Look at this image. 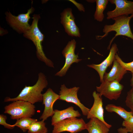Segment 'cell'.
Listing matches in <instances>:
<instances>
[{
  "mask_svg": "<svg viewBox=\"0 0 133 133\" xmlns=\"http://www.w3.org/2000/svg\"><path fill=\"white\" fill-rule=\"evenodd\" d=\"M105 109L109 112L116 113L123 118L124 120H127L133 116L131 111H127L123 108L113 104H107L105 106Z\"/></svg>",
  "mask_w": 133,
  "mask_h": 133,
  "instance_id": "18",
  "label": "cell"
},
{
  "mask_svg": "<svg viewBox=\"0 0 133 133\" xmlns=\"http://www.w3.org/2000/svg\"><path fill=\"white\" fill-rule=\"evenodd\" d=\"M40 18L39 15L34 14L33 15L32 24L30 28L23 33V36L33 42L36 48V54L38 59L44 63L47 66L54 67L53 63L46 57L43 51L42 44L44 36L39 29L38 25Z\"/></svg>",
  "mask_w": 133,
  "mask_h": 133,
  "instance_id": "2",
  "label": "cell"
},
{
  "mask_svg": "<svg viewBox=\"0 0 133 133\" xmlns=\"http://www.w3.org/2000/svg\"><path fill=\"white\" fill-rule=\"evenodd\" d=\"M44 121L42 120L33 123L28 130V133H47L48 130Z\"/></svg>",
  "mask_w": 133,
  "mask_h": 133,
  "instance_id": "21",
  "label": "cell"
},
{
  "mask_svg": "<svg viewBox=\"0 0 133 133\" xmlns=\"http://www.w3.org/2000/svg\"><path fill=\"white\" fill-rule=\"evenodd\" d=\"M72 9L67 8L61 13V23L66 33L72 37H80V30L76 24Z\"/></svg>",
  "mask_w": 133,
  "mask_h": 133,
  "instance_id": "10",
  "label": "cell"
},
{
  "mask_svg": "<svg viewBox=\"0 0 133 133\" xmlns=\"http://www.w3.org/2000/svg\"><path fill=\"white\" fill-rule=\"evenodd\" d=\"M119 133H128V132L126 129L124 128L121 127L117 130Z\"/></svg>",
  "mask_w": 133,
  "mask_h": 133,
  "instance_id": "26",
  "label": "cell"
},
{
  "mask_svg": "<svg viewBox=\"0 0 133 133\" xmlns=\"http://www.w3.org/2000/svg\"><path fill=\"white\" fill-rule=\"evenodd\" d=\"M35 109L34 104L18 100L5 106L4 113L10 115L11 119L17 120L24 117H31L35 114Z\"/></svg>",
  "mask_w": 133,
  "mask_h": 133,
  "instance_id": "4",
  "label": "cell"
},
{
  "mask_svg": "<svg viewBox=\"0 0 133 133\" xmlns=\"http://www.w3.org/2000/svg\"><path fill=\"white\" fill-rule=\"evenodd\" d=\"M38 80L36 83L32 86H25L16 97L11 98L7 97L4 102H13L18 100L28 102L33 104L37 102H42L43 100V94L41 92L46 88L48 82L45 75L39 72Z\"/></svg>",
  "mask_w": 133,
  "mask_h": 133,
  "instance_id": "1",
  "label": "cell"
},
{
  "mask_svg": "<svg viewBox=\"0 0 133 133\" xmlns=\"http://www.w3.org/2000/svg\"><path fill=\"white\" fill-rule=\"evenodd\" d=\"M133 17V15L130 16L123 15L115 17L112 19L115 21L114 23L112 25H105L103 29L104 33L102 35H98L96 39L100 40L106 36L109 33L112 31H115L116 33L115 36L110 42L108 49L113 40L118 36L122 35L130 38L133 41V34L131 31L130 24L131 19Z\"/></svg>",
  "mask_w": 133,
  "mask_h": 133,
  "instance_id": "3",
  "label": "cell"
},
{
  "mask_svg": "<svg viewBox=\"0 0 133 133\" xmlns=\"http://www.w3.org/2000/svg\"><path fill=\"white\" fill-rule=\"evenodd\" d=\"M130 81L131 86L132 87V88H133V73L132 74V77Z\"/></svg>",
  "mask_w": 133,
  "mask_h": 133,
  "instance_id": "27",
  "label": "cell"
},
{
  "mask_svg": "<svg viewBox=\"0 0 133 133\" xmlns=\"http://www.w3.org/2000/svg\"><path fill=\"white\" fill-rule=\"evenodd\" d=\"M37 119L29 117H24L17 120L13 125L15 127H19L23 132L28 131L31 125L37 121Z\"/></svg>",
  "mask_w": 133,
  "mask_h": 133,
  "instance_id": "20",
  "label": "cell"
},
{
  "mask_svg": "<svg viewBox=\"0 0 133 133\" xmlns=\"http://www.w3.org/2000/svg\"><path fill=\"white\" fill-rule=\"evenodd\" d=\"M111 3L115 4V8L107 13V19H109L119 16L133 15V1L127 0H109Z\"/></svg>",
  "mask_w": 133,
  "mask_h": 133,
  "instance_id": "11",
  "label": "cell"
},
{
  "mask_svg": "<svg viewBox=\"0 0 133 133\" xmlns=\"http://www.w3.org/2000/svg\"><path fill=\"white\" fill-rule=\"evenodd\" d=\"M115 59L119 63L121 66L126 71H129L133 73V61L129 63L124 62L116 53L115 56Z\"/></svg>",
  "mask_w": 133,
  "mask_h": 133,
  "instance_id": "22",
  "label": "cell"
},
{
  "mask_svg": "<svg viewBox=\"0 0 133 133\" xmlns=\"http://www.w3.org/2000/svg\"><path fill=\"white\" fill-rule=\"evenodd\" d=\"M125 103L126 106L130 110L133 115V88L130 90L127 93Z\"/></svg>",
  "mask_w": 133,
  "mask_h": 133,
  "instance_id": "23",
  "label": "cell"
},
{
  "mask_svg": "<svg viewBox=\"0 0 133 133\" xmlns=\"http://www.w3.org/2000/svg\"><path fill=\"white\" fill-rule=\"evenodd\" d=\"M94 102L87 116L88 119L95 117L104 122L110 129L112 126L107 123L104 118V110L102 98L99 94L94 91L92 94Z\"/></svg>",
  "mask_w": 133,
  "mask_h": 133,
  "instance_id": "13",
  "label": "cell"
},
{
  "mask_svg": "<svg viewBox=\"0 0 133 133\" xmlns=\"http://www.w3.org/2000/svg\"><path fill=\"white\" fill-rule=\"evenodd\" d=\"M122 126L127 130L128 132L131 133L133 131V116L128 120H124L122 124Z\"/></svg>",
  "mask_w": 133,
  "mask_h": 133,
  "instance_id": "24",
  "label": "cell"
},
{
  "mask_svg": "<svg viewBox=\"0 0 133 133\" xmlns=\"http://www.w3.org/2000/svg\"><path fill=\"white\" fill-rule=\"evenodd\" d=\"M127 71L121 66L115 59L112 68L108 73L105 72L103 80L108 81H116L119 82Z\"/></svg>",
  "mask_w": 133,
  "mask_h": 133,
  "instance_id": "16",
  "label": "cell"
},
{
  "mask_svg": "<svg viewBox=\"0 0 133 133\" xmlns=\"http://www.w3.org/2000/svg\"><path fill=\"white\" fill-rule=\"evenodd\" d=\"M34 11V8L32 7L26 13L20 14L17 16L13 15L9 11H7L5 13L6 21L10 26L17 33H24L30 27L29 23L31 18L30 15Z\"/></svg>",
  "mask_w": 133,
  "mask_h": 133,
  "instance_id": "5",
  "label": "cell"
},
{
  "mask_svg": "<svg viewBox=\"0 0 133 133\" xmlns=\"http://www.w3.org/2000/svg\"><path fill=\"white\" fill-rule=\"evenodd\" d=\"M109 129L104 122L95 117L90 119L86 123V129L89 133H108Z\"/></svg>",
  "mask_w": 133,
  "mask_h": 133,
  "instance_id": "17",
  "label": "cell"
},
{
  "mask_svg": "<svg viewBox=\"0 0 133 133\" xmlns=\"http://www.w3.org/2000/svg\"><path fill=\"white\" fill-rule=\"evenodd\" d=\"M52 133L67 132L77 133L86 129V123L82 118L71 117L60 121L53 125Z\"/></svg>",
  "mask_w": 133,
  "mask_h": 133,
  "instance_id": "6",
  "label": "cell"
},
{
  "mask_svg": "<svg viewBox=\"0 0 133 133\" xmlns=\"http://www.w3.org/2000/svg\"><path fill=\"white\" fill-rule=\"evenodd\" d=\"M54 111V113L52 116L51 120V125L52 126L58 122L64 120L81 116V114L79 111L75 110L73 107L72 106L61 110L55 109Z\"/></svg>",
  "mask_w": 133,
  "mask_h": 133,
  "instance_id": "15",
  "label": "cell"
},
{
  "mask_svg": "<svg viewBox=\"0 0 133 133\" xmlns=\"http://www.w3.org/2000/svg\"><path fill=\"white\" fill-rule=\"evenodd\" d=\"M96 90L100 96H103L110 100H117L120 97L124 86L116 81H108L104 80Z\"/></svg>",
  "mask_w": 133,
  "mask_h": 133,
  "instance_id": "7",
  "label": "cell"
},
{
  "mask_svg": "<svg viewBox=\"0 0 133 133\" xmlns=\"http://www.w3.org/2000/svg\"><path fill=\"white\" fill-rule=\"evenodd\" d=\"M76 42L74 39L69 41L62 51V53L65 59V63L63 67L55 75L60 77L65 76L73 63H77L82 60L79 59L78 54H76L75 51Z\"/></svg>",
  "mask_w": 133,
  "mask_h": 133,
  "instance_id": "8",
  "label": "cell"
},
{
  "mask_svg": "<svg viewBox=\"0 0 133 133\" xmlns=\"http://www.w3.org/2000/svg\"><path fill=\"white\" fill-rule=\"evenodd\" d=\"M7 116L3 114L0 115V124L3 126L4 127L8 129H12L15 127L13 125H11L6 122Z\"/></svg>",
  "mask_w": 133,
  "mask_h": 133,
  "instance_id": "25",
  "label": "cell"
},
{
  "mask_svg": "<svg viewBox=\"0 0 133 133\" xmlns=\"http://www.w3.org/2000/svg\"><path fill=\"white\" fill-rule=\"evenodd\" d=\"M131 133H133V132H132Z\"/></svg>",
  "mask_w": 133,
  "mask_h": 133,
  "instance_id": "28",
  "label": "cell"
},
{
  "mask_svg": "<svg viewBox=\"0 0 133 133\" xmlns=\"http://www.w3.org/2000/svg\"><path fill=\"white\" fill-rule=\"evenodd\" d=\"M118 50L116 44L114 43L112 44L110 49L108 56L101 63L87 65L88 66L94 69L97 71L99 75L101 82L103 80V76L107 68L113 62Z\"/></svg>",
  "mask_w": 133,
  "mask_h": 133,
  "instance_id": "14",
  "label": "cell"
},
{
  "mask_svg": "<svg viewBox=\"0 0 133 133\" xmlns=\"http://www.w3.org/2000/svg\"><path fill=\"white\" fill-rule=\"evenodd\" d=\"M79 87L75 86L68 88L65 84L61 85L59 91V100L75 104L81 109L83 114L87 116L90 109L85 106L80 101L77 96Z\"/></svg>",
  "mask_w": 133,
  "mask_h": 133,
  "instance_id": "9",
  "label": "cell"
},
{
  "mask_svg": "<svg viewBox=\"0 0 133 133\" xmlns=\"http://www.w3.org/2000/svg\"><path fill=\"white\" fill-rule=\"evenodd\" d=\"M60 95L55 93L50 88H48L45 93L43 94L42 104L44 105V111L39 118L40 120L44 121L48 118L52 116L54 114L53 108L54 103L59 100Z\"/></svg>",
  "mask_w": 133,
  "mask_h": 133,
  "instance_id": "12",
  "label": "cell"
},
{
  "mask_svg": "<svg viewBox=\"0 0 133 133\" xmlns=\"http://www.w3.org/2000/svg\"><path fill=\"white\" fill-rule=\"evenodd\" d=\"M95 1L96 6L94 15V19L98 21L102 22L104 18L103 12L106 7L109 0H95Z\"/></svg>",
  "mask_w": 133,
  "mask_h": 133,
  "instance_id": "19",
  "label": "cell"
}]
</instances>
